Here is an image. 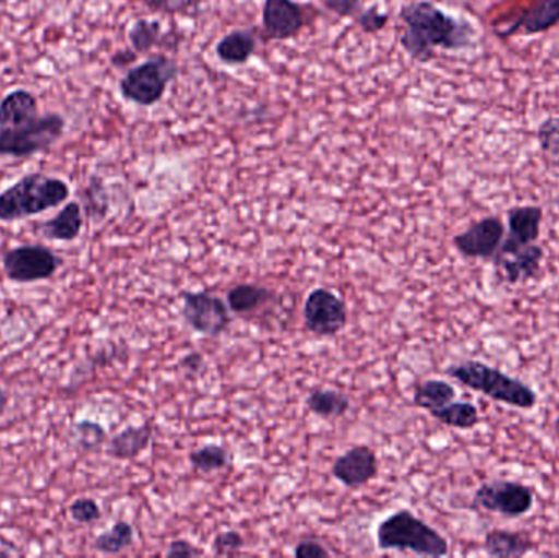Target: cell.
Returning <instances> with one entry per match:
<instances>
[{"instance_id": "cell-1", "label": "cell", "mask_w": 559, "mask_h": 558, "mask_svg": "<svg viewBox=\"0 0 559 558\" xmlns=\"http://www.w3.org/2000/svg\"><path fill=\"white\" fill-rule=\"evenodd\" d=\"M406 29L400 43L414 61L436 59V49L466 51L479 45V33L469 20L452 15L430 0L404 3L400 10Z\"/></svg>"}, {"instance_id": "cell-2", "label": "cell", "mask_w": 559, "mask_h": 558, "mask_svg": "<svg viewBox=\"0 0 559 558\" xmlns=\"http://www.w3.org/2000/svg\"><path fill=\"white\" fill-rule=\"evenodd\" d=\"M71 187L59 177L32 173L0 192V222L29 218L62 205Z\"/></svg>"}, {"instance_id": "cell-3", "label": "cell", "mask_w": 559, "mask_h": 558, "mask_svg": "<svg viewBox=\"0 0 559 558\" xmlns=\"http://www.w3.org/2000/svg\"><path fill=\"white\" fill-rule=\"evenodd\" d=\"M445 373L463 387H468L473 392L481 393L495 402L519 409L537 406L538 395L532 387L479 360L453 364L447 367Z\"/></svg>"}, {"instance_id": "cell-4", "label": "cell", "mask_w": 559, "mask_h": 558, "mask_svg": "<svg viewBox=\"0 0 559 558\" xmlns=\"http://www.w3.org/2000/svg\"><path fill=\"white\" fill-rule=\"evenodd\" d=\"M377 544L381 550L423 557H445L450 553L449 541L409 510L394 511L378 524Z\"/></svg>"}, {"instance_id": "cell-5", "label": "cell", "mask_w": 559, "mask_h": 558, "mask_svg": "<svg viewBox=\"0 0 559 558\" xmlns=\"http://www.w3.org/2000/svg\"><path fill=\"white\" fill-rule=\"evenodd\" d=\"M66 130V118L58 111L38 115L28 123L0 128V156L26 159L55 146Z\"/></svg>"}, {"instance_id": "cell-6", "label": "cell", "mask_w": 559, "mask_h": 558, "mask_svg": "<svg viewBox=\"0 0 559 558\" xmlns=\"http://www.w3.org/2000/svg\"><path fill=\"white\" fill-rule=\"evenodd\" d=\"M179 66L174 59L156 55L131 68L120 81V94L124 100L140 107H153L163 100L170 82L176 81Z\"/></svg>"}, {"instance_id": "cell-7", "label": "cell", "mask_w": 559, "mask_h": 558, "mask_svg": "<svg viewBox=\"0 0 559 558\" xmlns=\"http://www.w3.org/2000/svg\"><path fill=\"white\" fill-rule=\"evenodd\" d=\"M534 504L535 491L519 482H488L473 495V507L511 518V520L531 513L534 510Z\"/></svg>"}, {"instance_id": "cell-8", "label": "cell", "mask_w": 559, "mask_h": 558, "mask_svg": "<svg viewBox=\"0 0 559 558\" xmlns=\"http://www.w3.org/2000/svg\"><path fill=\"white\" fill-rule=\"evenodd\" d=\"M3 271L15 284L48 281L62 265V259L51 249L39 245H23L3 254Z\"/></svg>"}, {"instance_id": "cell-9", "label": "cell", "mask_w": 559, "mask_h": 558, "mask_svg": "<svg viewBox=\"0 0 559 558\" xmlns=\"http://www.w3.org/2000/svg\"><path fill=\"white\" fill-rule=\"evenodd\" d=\"M302 320L306 330L314 336H335L347 327V305L329 288H314L306 297Z\"/></svg>"}, {"instance_id": "cell-10", "label": "cell", "mask_w": 559, "mask_h": 558, "mask_svg": "<svg viewBox=\"0 0 559 558\" xmlns=\"http://www.w3.org/2000/svg\"><path fill=\"white\" fill-rule=\"evenodd\" d=\"M182 317L197 333L218 337L231 324L228 305L209 292H183Z\"/></svg>"}, {"instance_id": "cell-11", "label": "cell", "mask_w": 559, "mask_h": 558, "mask_svg": "<svg viewBox=\"0 0 559 558\" xmlns=\"http://www.w3.org/2000/svg\"><path fill=\"white\" fill-rule=\"evenodd\" d=\"M506 238V225L501 216H485L472 223L465 231L453 236V246L466 259L488 261L496 256Z\"/></svg>"}, {"instance_id": "cell-12", "label": "cell", "mask_w": 559, "mask_h": 558, "mask_svg": "<svg viewBox=\"0 0 559 558\" xmlns=\"http://www.w3.org/2000/svg\"><path fill=\"white\" fill-rule=\"evenodd\" d=\"M495 268L499 277L511 285L524 284L537 277L544 264L545 249L540 245L521 246V248H508L502 246L496 252Z\"/></svg>"}, {"instance_id": "cell-13", "label": "cell", "mask_w": 559, "mask_h": 558, "mask_svg": "<svg viewBox=\"0 0 559 558\" xmlns=\"http://www.w3.org/2000/svg\"><path fill=\"white\" fill-rule=\"evenodd\" d=\"M306 25L305 7L295 0H265L262 9V33L274 41L293 39Z\"/></svg>"}, {"instance_id": "cell-14", "label": "cell", "mask_w": 559, "mask_h": 558, "mask_svg": "<svg viewBox=\"0 0 559 558\" xmlns=\"http://www.w3.org/2000/svg\"><path fill=\"white\" fill-rule=\"evenodd\" d=\"M559 25V0H531L519 12L514 22L506 28H496L499 38L508 39L515 35H542Z\"/></svg>"}, {"instance_id": "cell-15", "label": "cell", "mask_w": 559, "mask_h": 558, "mask_svg": "<svg viewBox=\"0 0 559 558\" xmlns=\"http://www.w3.org/2000/svg\"><path fill=\"white\" fill-rule=\"evenodd\" d=\"M378 475L377 452L368 446H355L332 465V477L347 488H360Z\"/></svg>"}, {"instance_id": "cell-16", "label": "cell", "mask_w": 559, "mask_h": 558, "mask_svg": "<svg viewBox=\"0 0 559 558\" xmlns=\"http://www.w3.org/2000/svg\"><path fill=\"white\" fill-rule=\"evenodd\" d=\"M544 209L538 205L512 206L508 212V228L502 246L521 248L540 239Z\"/></svg>"}, {"instance_id": "cell-17", "label": "cell", "mask_w": 559, "mask_h": 558, "mask_svg": "<svg viewBox=\"0 0 559 558\" xmlns=\"http://www.w3.org/2000/svg\"><path fill=\"white\" fill-rule=\"evenodd\" d=\"M534 543L527 533L522 531L491 530L486 533L483 549L489 557L521 558L535 550Z\"/></svg>"}, {"instance_id": "cell-18", "label": "cell", "mask_w": 559, "mask_h": 558, "mask_svg": "<svg viewBox=\"0 0 559 558\" xmlns=\"http://www.w3.org/2000/svg\"><path fill=\"white\" fill-rule=\"evenodd\" d=\"M153 423L146 422L140 426H128L123 431L110 439L107 455L117 461H131L143 454L150 448L153 439Z\"/></svg>"}, {"instance_id": "cell-19", "label": "cell", "mask_w": 559, "mask_h": 558, "mask_svg": "<svg viewBox=\"0 0 559 558\" xmlns=\"http://www.w3.org/2000/svg\"><path fill=\"white\" fill-rule=\"evenodd\" d=\"M82 228H84V213H82V205L75 200L66 203L55 218L48 219L43 223L41 235L51 241L71 242L81 236Z\"/></svg>"}, {"instance_id": "cell-20", "label": "cell", "mask_w": 559, "mask_h": 558, "mask_svg": "<svg viewBox=\"0 0 559 558\" xmlns=\"http://www.w3.org/2000/svg\"><path fill=\"white\" fill-rule=\"evenodd\" d=\"M38 117V98L26 88H15L0 100V128L20 127Z\"/></svg>"}, {"instance_id": "cell-21", "label": "cell", "mask_w": 559, "mask_h": 558, "mask_svg": "<svg viewBox=\"0 0 559 558\" xmlns=\"http://www.w3.org/2000/svg\"><path fill=\"white\" fill-rule=\"evenodd\" d=\"M258 49L254 29H235L219 39L216 56L228 66L246 64Z\"/></svg>"}, {"instance_id": "cell-22", "label": "cell", "mask_w": 559, "mask_h": 558, "mask_svg": "<svg viewBox=\"0 0 559 558\" xmlns=\"http://www.w3.org/2000/svg\"><path fill=\"white\" fill-rule=\"evenodd\" d=\"M275 300L271 288L255 284H239L228 292V307L236 314H254Z\"/></svg>"}, {"instance_id": "cell-23", "label": "cell", "mask_w": 559, "mask_h": 558, "mask_svg": "<svg viewBox=\"0 0 559 558\" xmlns=\"http://www.w3.org/2000/svg\"><path fill=\"white\" fill-rule=\"evenodd\" d=\"M455 399L456 390L452 383L445 382V380L430 379L424 380L416 387L413 402L417 408L432 413L449 405Z\"/></svg>"}, {"instance_id": "cell-24", "label": "cell", "mask_w": 559, "mask_h": 558, "mask_svg": "<svg viewBox=\"0 0 559 558\" xmlns=\"http://www.w3.org/2000/svg\"><path fill=\"white\" fill-rule=\"evenodd\" d=\"M306 406L319 418L337 419L350 409V400L337 390L316 389L306 399Z\"/></svg>"}, {"instance_id": "cell-25", "label": "cell", "mask_w": 559, "mask_h": 558, "mask_svg": "<svg viewBox=\"0 0 559 558\" xmlns=\"http://www.w3.org/2000/svg\"><path fill=\"white\" fill-rule=\"evenodd\" d=\"M430 415L442 425L449 426V428L462 429V431H469L481 422L478 408L473 403L455 402V400L443 408L430 413Z\"/></svg>"}, {"instance_id": "cell-26", "label": "cell", "mask_w": 559, "mask_h": 558, "mask_svg": "<svg viewBox=\"0 0 559 558\" xmlns=\"http://www.w3.org/2000/svg\"><path fill=\"white\" fill-rule=\"evenodd\" d=\"M134 530L127 521H118L107 533L95 537L94 549L105 556H118V554L133 546Z\"/></svg>"}, {"instance_id": "cell-27", "label": "cell", "mask_w": 559, "mask_h": 558, "mask_svg": "<svg viewBox=\"0 0 559 558\" xmlns=\"http://www.w3.org/2000/svg\"><path fill=\"white\" fill-rule=\"evenodd\" d=\"M163 26L157 20L140 19L131 25L128 32V39H130L131 48L138 55H146L154 46L163 43Z\"/></svg>"}, {"instance_id": "cell-28", "label": "cell", "mask_w": 559, "mask_h": 558, "mask_svg": "<svg viewBox=\"0 0 559 558\" xmlns=\"http://www.w3.org/2000/svg\"><path fill=\"white\" fill-rule=\"evenodd\" d=\"M190 464L203 474L223 471L229 462V452L223 446L206 444L190 452Z\"/></svg>"}, {"instance_id": "cell-29", "label": "cell", "mask_w": 559, "mask_h": 558, "mask_svg": "<svg viewBox=\"0 0 559 558\" xmlns=\"http://www.w3.org/2000/svg\"><path fill=\"white\" fill-rule=\"evenodd\" d=\"M538 146L548 166L559 169V117H548L537 130Z\"/></svg>"}, {"instance_id": "cell-30", "label": "cell", "mask_w": 559, "mask_h": 558, "mask_svg": "<svg viewBox=\"0 0 559 558\" xmlns=\"http://www.w3.org/2000/svg\"><path fill=\"white\" fill-rule=\"evenodd\" d=\"M82 197H84L85 212L94 222H102L108 215L110 202H108V193L100 177H92L91 182L82 192Z\"/></svg>"}, {"instance_id": "cell-31", "label": "cell", "mask_w": 559, "mask_h": 558, "mask_svg": "<svg viewBox=\"0 0 559 558\" xmlns=\"http://www.w3.org/2000/svg\"><path fill=\"white\" fill-rule=\"evenodd\" d=\"M75 431L79 435V448L84 451H95L107 441V432L98 423L79 422Z\"/></svg>"}, {"instance_id": "cell-32", "label": "cell", "mask_w": 559, "mask_h": 558, "mask_svg": "<svg viewBox=\"0 0 559 558\" xmlns=\"http://www.w3.org/2000/svg\"><path fill=\"white\" fill-rule=\"evenodd\" d=\"M355 22L360 26L361 32L374 35V33L383 32L384 26L390 23V15L386 12H381L380 7L371 5L368 9L361 10L355 16Z\"/></svg>"}, {"instance_id": "cell-33", "label": "cell", "mask_w": 559, "mask_h": 558, "mask_svg": "<svg viewBox=\"0 0 559 558\" xmlns=\"http://www.w3.org/2000/svg\"><path fill=\"white\" fill-rule=\"evenodd\" d=\"M69 514L75 523L92 524L100 520L102 511L97 501L92 500V498H79V500L72 501L71 507H69Z\"/></svg>"}, {"instance_id": "cell-34", "label": "cell", "mask_w": 559, "mask_h": 558, "mask_svg": "<svg viewBox=\"0 0 559 558\" xmlns=\"http://www.w3.org/2000/svg\"><path fill=\"white\" fill-rule=\"evenodd\" d=\"M141 2L150 7L153 12L177 15V13H189L199 9L202 0H141Z\"/></svg>"}, {"instance_id": "cell-35", "label": "cell", "mask_w": 559, "mask_h": 558, "mask_svg": "<svg viewBox=\"0 0 559 558\" xmlns=\"http://www.w3.org/2000/svg\"><path fill=\"white\" fill-rule=\"evenodd\" d=\"M245 547V539L238 531L219 533L213 541L212 550L216 557H233Z\"/></svg>"}, {"instance_id": "cell-36", "label": "cell", "mask_w": 559, "mask_h": 558, "mask_svg": "<svg viewBox=\"0 0 559 558\" xmlns=\"http://www.w3.org/2000/svg\"><path fill=\"white\" fill-rule=\"evenodd\" d=\"M324 5L342 19H355L364 10V0H324Z\"/></svg>"}, {"instance_id": "cell-37", "label": "cell", "mask_w": 559, "mask_h": 558, "mask_svg": "<svg viewBox=\"0 0 559 558\" xmlns=\"http://www.w3.org/2000/svg\"><path fill=\"white\" fill-rule=\"evenodd\" d=\"M293 556L296 558H325L331 556V553L318 541L306 539L295 547Z\"/></svg>"}, {"instance_id": "cell-38", "label": "cell", "mask_w": 559, "mask_h": 558, "mask_svg": "<svg viewBox=\"0 0 559 558\" xmlns=\"http://www.w3.org/2000/svg\"><path fill=\"white\" fill-rule=\"evenodd\" d=\"M205 556L203 549H199V547L193 546L189 541L177 539L173 541L169 544V549H167L166 557L170 558H193V557H202Z\"/></svg>"}, {"instance_id": "cell-39", "label": "cell", "mask_w": 559, "mask_h": 558, "mask_svg": "<svg viewBox=\"0 0 559 558\" xmlns=\"http://www.w3.org/2000/svg\"><path fill=\"white\" fill-rule=\"evenodd\" d=\"M138 56L140 55H138L133 48L121 49V51H117L114 56H111L110 62L111 66L117 69L130 68V66L136 61Z\"/></svg>"}, {"instance_id": "cell-40", "label": "cell", "mask_w": 559, "mask_h": 558, "mask_svg": "<svg viewBox=\"0 0 559 558\" xmlns=\"http://www.w3.org/2000/svg\"><path fill=\"white\" fill-rule=\"evenodd\" d=\"M179 366L187 373L200 372V369L203 367V356L200 353H189L180 359Z\"/></svg>"}, {"instance_id": "cell-41", "label": "cell", "mask_w": 559, "mask_h": 558, "mask_svg": "<svg viewBox=\"0 0 559 558\" xmlns=\"http://www.w3.org/2000/svg\"><path fill=\"white\" fill-rule=\"evenodd\" d=\"M9 393L5 392V390L0 387V416H3V413L7 412V408H9Z\"/></svg>"}, {"instance_id": "cell-42", "label": "cell", "mask_w": 559, "mask_h": 558, "mask_svg": "<svg viewBox=\"0 0 559 558\" xmlns=\"http://www.w3.org/2000/svg\"><path fill=\"white\" fill-rule=\"evenodd\" d=\"M554 431H555V435H557V438L559 441V416H557V419H555Z\"/></svg>"}, {"instance_id": "cell-43", "label": "cell", "mask_w": 559, "mask_h": 558, "mask_svg": "<svg viewBox=\"0 0 559 558\" xmlns=\"http://www.w3.org/2000/svg\"><path fill=\"white\" fill-rule=\"evenodd\" d=\"M0 557H10V553H7V550L0 549Z\"/></svg>"}, {"instance_id": "cell-44", "label": "cell", "mask_w": 559, "mask_h": 558, "mask_svg": "<svg viewBox=\"0 0 559 558\" xmlns=\"http://www.w3.org/2000/svg\"><path fill=\"white\" fill-rule=\"evenodd\" d=\"M7 0H0V5H2V3H5Z\"/></svg>"}]
</instances>
